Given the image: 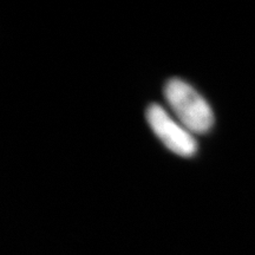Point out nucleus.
I'll return each instance as SVG.
<instances>
[{"instance_id": "f257e3e1", "label": "nucleus", "mask_w": 255, "mask_h": 255, "mask_svg": "<svg viewBox=\"0 0 255 255\" xmlns=\"http://www.w3.org/2000/svg\"><path fill=\"white\" fill-rule=\"evenodd\" d=\"M165 100L186 129L205 133L214 123L209 104L191 85L180 78L169 79L164 87Z\"/></svg>"}, {"instance_id": "f03ea898", "label": "nucleus", "mask_w": 255, "mask_h": 255, "mask_svg": "<svg viewBox=\"0 0 255 255\" xmlns=\"http://www.w3.org/2000/svg\"><path fill=\"white\" fill-rule=\"evenodd\" d=\"M146 119L151 129L169 150L189 157L195 154L197 145L190 131L177 124L158 104H151L146 110Z\"/></svg>"}]
</instances>
